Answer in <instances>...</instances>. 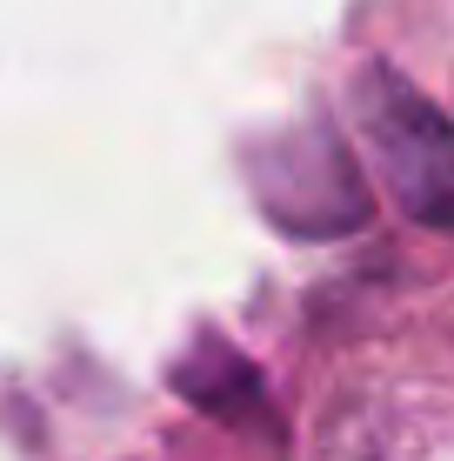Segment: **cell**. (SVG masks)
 <instances>
[{"mask_svg": "<svg viewBox=\"0 0 454 461\" xmlns=\"http://www.w3.org/2000/svg\"><path fill=\"white\" fill-rule=\"evenodd\" d=\"M241 167L254 187V208L294 241H341V234L368 228L374 214L368 174L354 161L348 134L321 114L254 134L241 148Z\"/></svg>", "mask_w": 454, "mask_h": 461, "instance_id": "obj_2", "label": "cell"}, {"mask_svg": "<svg viewBox=\"0 0 454 461\" xmlns=\"http://www.w3.org/2000/svg\"><path fill=\"white\" fill-rule=\"evenodd\" d=\"M348 121L381 187L414 228L454 234V121L387 60H361L348 81Z\"/></svg>", "mask_w": 454, "mask_h": 461, "instance_id": "obj_1", "label": "cell"}, {"mask_svg": "<svg viewBox=\"0 0 454 461\" xmlns=\"http://www.w3.org/2000/svg\"><path fill=\"white\" fill-rule=\"evenodd\" d=\"M174 394H181V402H194L200 415L234 421V428H247V415H261V402H268L261 368H254V361H241L221 335H200L174 361Z\"/></svg>", "mask_w": 454, "mask_h": 461, "instance_id": "obj_3", "label": "cell"}]
</instances>
